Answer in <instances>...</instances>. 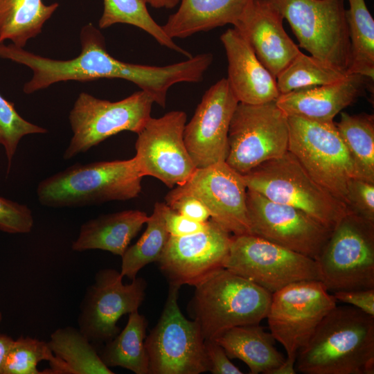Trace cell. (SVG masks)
<instances>
[{"instance_id":"cell-28","label":"cell","mask_w":374,"mask_h":374,"mask_svg":"<svg viewBox=\"0 0 374 374\" xmlns=\"http://www.w3.org/2000/svg\"><path fill=\"white\" fill-rule=\"evenodd\" d=\"M148 322L135 310L129 314L124 329L105 343L100 357L107 367L120 366L136 374H149L145 346Z\"/></svg>"},{"instance_id":"cell-43","label":"cell","mask_w":374,"mask_h":374,"mask_svg":"<svg viewBox=\"0 0 374 374\" xmlns=\"http://www.w3.org/2000/svg\"><path fill=\"white\" fill-rule=\"evenodd\" d=\"M147 4L155 8L171 9L175 8L180 0H145Z\"/></svg>"},{"instance_id":"cell-9","label":"cell","mask_w":374,"mask_h":374,"mask_svg":"<svg viewBox=\"0 0 374 374\" xmlns=\"http://www.w3.org/2000/svg\"><path fill=\"white\" fill-rule=\"evenodd\" d=\"M287 119L288 151L316 182L346 205L348 183L357 176L336 124L293 116Z\"/></svg>"},{"instance_id":"cell-3","label":"cell","mask_w":374,"mask_h":374,"mask_svg":"<svg viewBox=\"0 0 374 374\" xmlns=\"http://www.w3.org/2000/svg\"><path fill=\"white\" fill-rule=\"evenodd\" d=\"M134 157L75 163L41 181L37 195L49 207H74L137 197L143 179Z\"/></svg>"},{"instance_id":"cell-40","label":"cell","mask_w":374,"mask_h":374,"mask_svg":"<svg viewBox=\"0 0 374 374\" xmlns=\"http://www.w3.org/2000/svg\"><path fill=\"white\" fill-rule=\"evenodd\" d=\"M167 205V204H166ZM166 229L170 236L181 237L205 230L208 224L192 220L166 206L164 212Z\"/></svg>"},{"instance_id":"cell-14","label":"cell","mask_w":374,"mask_h":374,"mask_svg":"<svg viewBox=\"0 0 374 374\" xmlns=\"http://www.w3.org/2000/svg\"><path fill=\"white\" fill-rule=\"evenodd\" d=\"M186 114L175 110L148 119L137 133L134 157L143 177L157 178L168 188L184 184L196 170L186 149Z\"/></svg>"},{"instance_id":"cell-27","label":"cell","mask_w":374,"mask_h":374,"mask_svg":"<svg viewBox=\"0 0 374 374\" xmlns=\"http://www.w3.org/2000/svg\"><path fill=\"white\" fill-rule=\"evenodd\" d=\"M58 7L57 2L47 5L42 0H0V43L9 40L24 48Z\"/></svg>"},{"instance_id":"cell-6","label":"cell","mask_w":374,"mask_h":374,"mask_svg":"<svg viewBox=\"0 0 374 374\" xmlns=\"http://www.w3.org/2000/svg\"><path fill=\"white\" fill-rule=\"evenodd\" d=\"M337 302L318 280L291 283L271 294L266 319L270 332L283 346L287 356L274 374L296 373L298 353Z\"/></svg>"},{"instance_id":"cell-24","label":"cell","mask_w":374,"mask_h":374,"mask_svg":"<svg viewBox=\"0 0 374 374\" xmlns=\"http://www.w3.org/2000/svg\"><path fill=\"white\" fill-rule=\"evenodd\" d=\"M148 216L140 210L102 215L84 222L71 248L75 251L100 249L122 256Z\"/></svg>"},{"instance_id":"cell-29","label":"cell","mask_w":374,"mask_h":374,"mask_svg":"<svg viewBox=\"0 0 374 374\" xmlns=\"http://www.w3.org/2000/svg\"><path fill=\"white\" fill-rule=\"evenodd\" d=\"M350 156L357 178L374 183V116L341 113L335 123Z\"/></svg>"},{"instance_id":"cell-11","label":"cell","mask_w":374,"mask_h":374,"mask_svg":"<svg viewBox=\"0 0 374 374\" xmlns=\"http://www.w3.org/2000/svg\"><path fill=\"white\" fill-rule=\"evenodd\" d=\"M287 116L276 101L247 105L239 103L228 133L225 162L241 175L288 151Z\"/></svg>"},{"instance_id":"cell-42","label":"cell","mask_w":374,"mask_h":374,"mask_svg":"<svg viewBox=\"0 0 374 374\" xmlns=\"http://www.w3.org/2000/svg\"><path fill=\"white\" fill-rule=\"evenodd\" d=\"M14 339L6 335L0 334V374H3V368L8 352Z\"/></svg>"},{"instance_id":"cell-23","label":"cell","mask_w":374,"mask_h":374,"mask_svg":"<svg viewBox=\"0 0 374 374\" xmlns=\"http://www.w3.org/2000/svg\"><path fill=\"white\" fill-rule=\"evenodd\" d=\"M252 0H180L177 10L161 25L166 34L186 38L238 21Z\"/></svg>"},{"instance_id":"cell-31","label":"cell","mask_w":374,"mask_h":374,"mask_svg":"<svg viewBox=\"0 0 374 374\" xmlns=\"http://www.w3.org/2000/svg\"><path fill=\"white\" fill-rule=\"evenodd\" d=\"M166 204L156 202L151 215L148 216L146 229L133 245L126 249L122 257L121 274L131 280L146 265L157 262L162 254L170 238L166 229L164 212Z\"/></svg>"},{"instance_id":"cell-26","label":"cell","mask_w":374,"mask_h":374,"mask_svg":"<svg viewBox=\"0 0 374 374\" xmlns=\"http://www.w3.org/2000/svg\"><path fill=\"white\" fill-rule=\"evenodd\" d=\"M47 343L54 357L43 374L114 373L79 329L71 326L58 328Z\"/></svg>"},{"instance_id":"cell-21","label":"cell","mask_w":374,"mask_h":374,"mask_svg":"<svg viewBox=\"0 0 374 374\" xmlns=\"http://www.w3.org/2000/svg\"><path fill=\"white\" fill-rule=\"evenodd\" d=\"M228 62L227 81L239 103L261 105L280 95L276 78L260 62L251 46L234 28L220 36Z\"/></svg>"},{"instance_id":"cell-4","label":"cell","mask_w":374,"mask_h":374,"mask_svg":"<svg viewBox=\"0 0 374 374\" xmlns=\"http://www.w3.org/2000/svg\"><path fill=\"white\" fill-rule=\"evenodd\" d=\"M188 305L204 339L266 319L271 293L225 268L197 285Z\"/></svg>"},{"instance_id":"cell-30","label":"cell","mask_w":374,"mask_h":374,"mask_svg":"<svg viewBox=\"0 0 374 374\" xmlns=\"http://www.w3.org/2000/svg\"><path fill=\"white\" fill-rule=\"evenodd\" d=\"M346 19L350 42L348 74L374 79V20L365 0H348Z\"/></svg>"},{"instance_id":"cell-22","label":"cell","mask_w":374,"mask_h":374,"mask_svg":"<svg viewBox=\"0 0 374 374\" xmlns=\"http://www.w3.org/2000/svg\"><path fill=\"white\" fill-rule=\"evenodd\" d=\"M368 80H371L362 75L348 74L335 82L280 94L276 104L287 116L331 122L344 108L363 95Z\"/></svg>"},{"instance_id":"cell-34","label":"cell","mask_w":374,"mask_h":374,"mask_svg":"<svg viewBox=\"0 0 374 374\" xmlns=\"http://www.w3.org/2000/svg\"><path fill=\"white\" fill-rule=\"evenodd\" d=\"M54 356L48 343L29 337L14 339L8 352L3 374H43L37 368L42 361L51 362Z\"/></svg>"},{"instance_id":"cell-37","label":"cell","mask_w":374,"mask_h":374,"mask_svg":"<svg viewBox=\"0 0 374 374\" xmlns=\"http://www.w3.org/2000/svg\"><path fill=\"white\" fill-rule=\"evenodd\" d=\"M31 210L25 204L0 197V231L8 233H28L33 226Z\"/></svg>"},{"instance_id":"cell-17","label":"cell","mask_w":374,"mask_h":374,"mask_svg":"<svg viewBox=\"0 0 374 374\" xmlns=\"http://www.w3.org/2000/svg\"><path fill=\"white\" fill-rule=\"evenodd\" d=\"M232 235L211 219L200 232L170 236L157 261L170 285L194 287L224 268Z\"/></svg>"},{"instance_id":"cell-25","label":"cell","mask_w":374,"mask_h":374,"mask_svg":"<svg viewBox=\"0 0 374 374\" xmlns=\"http://www.w3.org/2000/svg\"><path fill=\"white\" fill-rule=\"evenodd\" d=\"M230 359L244 362L251 374H274L285 362L276 339L259 324L231 328L214 339Z\"/></svg>"},{"instance_id":"cell-15","label":"cell","mask_w":374,"mask_h":374,"mask_svg":"<svg viewBox=\"0 0 374 374\" xmlns=\"http://www.w3.org/2000/svg\"><path fill=\"white\" fill-rule=\"evenodd\" d=\"M250 234L317 260L332 229L303 211L247 189Z\"/></svg>"},{"instance_id":"cell-1","label":"cell","mask_w":374,"mask_h":374,"mask_svg":"<svg viewBox=\"0 0 374 374\" xmlns=\"http://www.w3.org/2000/svg\"><path fill=\"white\" fill-rule=\"evenodd\" d=\"M80 42V54L70 60L43 57L11 43H0V58L25 65L32 70V78L23 87L26 94L60 82L118 78L135 84L153 100H159L166 96L171 86L173 75L169 65L137 64L114 57L107 51L105 37L91 23L81 28Z\"/></svg>"},{"instance_id":"cell-38","label":"cell","mask_w":374,"mask_h":374,"mask_svg":"<svg viewBox=\"0 0 374 374\" xmlns=\"http://www.w3.org/2000/svg\"><path fill=\"white\" fill-rule=\"evenodd\" d=\"M166 204L172 209L184 216L199 222H206L211 216L206 206L197 198L189 195L165 197Z\"/></svg>"},{"instance_id":"cell-7","label":"cell","mask_w":374,"mask_h":374,"mask_svg":"<svg viewBox=\"0 0 374 374\" xmlns=\"http://www.w3.org/2000/svg\"><path fill=\"white\" fill-rule=\"evenodd\" d=\"M289 22L313 57L348 74L350 42L344 0H265Z\"/></svg>"},{"instance_id":"cell-13","label":"cell","mask_w":374,"mask_h":374,"mask_svg":"<svg viewBox=\"0 0 374 374\" xmlns=\"http://www.w3.org/2000/svg\"><path fill=\"white\" fill-rule=\"evenodd\" d=\"M224 268L271 294L301 280H320L316 260L252 234L232 235Z\"/></svg>"},{"instance_id":"cell-44","label":"cell","mask_w":374,"mask_h":374,"mask_svg":"<svg viewBox=\"0 0 374 374\" xmlns=\"http://www.w3.org/2000/svg\"><path fill=\"white\" fill-rule=\"evenodd\" d=\"M1 319H2V314H1V312H0V323H1Z\"/></svg>"},{"instance_id":"cell-39","label":"cell","mask_w":374,"mask_h":374,"mask_svg":"<svg viewBox=\"0 0 374 374\" xmlns=\"http://www.w3.org/2000/svg\"><path fill=\"white\" fill-rule=\"evenodd\" d=\"M208 371L213 374L243 373L231 362L224 348L214 339H204Z\"/></svg>"},{"instance_id":"cell-19","label":"cell","mask_w":374,"mask_h":374,"mask_svg":"<svg viewBox=\"0 0 374 374\" xmlns=\"http://www.w3.org/2000/svg\"><path fill=\"white\" fill-rule=\"evenodd\" d=\"M238 103L226 78L219 80L204 93L184 131V143L196 168L225 161L230 123Z\"/></svg>"},{"instance_id":"cell-10","label":"cell","mask_w":374,"mask_h":374,"mask_svg":"<svg viewBox=\"0 0 374 374\" xmlns=\"http://www.w3.org/2000/svg\"><path fill=\"white\" fill-rule=\"evenodd\" d=\"M153 103L152 97L142 90L115 102L81 92L69 112L73 136L64 159L85 152L123 131L139 133L151 117Z\"/></svg>"},{"instance_id":"cell-12","label":"cell","mask_w":374,"mask_h":374,"mask_svg":"<svg viewBox=\"0 0 374 374\" xmlns=\"http://www.w3.org/2000/svg\"><path fill=\"white\" fill-rule=\"evenodd\" d=\"M179 286L170 285L161 317L145 337L149 374H199L208 371L199 325L187 319L179 304Z\"/></svg>"},{"instance_id":"cell-16","label":"cell","mask_w":374,"mask_h":374,"mask_svg":"<svg viewBox=\"0 0 374 374\" xmlns=\"http://www.w3.org/2000/svg\"><path fill=\"white\" fill-rule=\"evenodd\" d=\"M113 269L98 271L80 305L79 330L91 344L107 343L120 332L119 319L138 310L144 300L146 282L136 277L128 284Z\"/></svg>"},{"instance_id":"cell-32","label":"cell","mask_w":374,"mask_h":374,"mask_svg":"<svg viewBox=\"0 0 374 374\" xmlns=\"http://www.w3.org/2000/svg\"><path fill=\"white\" fill-rule=\"evenodd\" d=\"M116 24L136 26L152 36L160 45L189 58L193 55L169 37L161 25L150 15L145 0H103V11L98 21L100 28Z\"/></svg>"},{"instance_id":"cell-41","label":"cell","mask_w":374,"mask_h":374,"mask_svg":"<svg viewBox=\"0 0 374 374\" xmlns=\"http://www.w3.org/2000/svg\"><path fill=\"white\" fill-rule=\"evenodd\" d=\"M332 294L337 301L355 307L374 317V289L339 291Z\"/></svg>"},{"instance_id":"cell-2","label":"cell","mask_w":374,"mask_h":374,"mask_svg":"<svg viewBox=\"0 0 374 374\" xmlns=\"http://www.w3.org/2000/svg\"><path fill=\"white\" fill-rule=\"evenodd\" d=\"M295 367L303 374H373L374 317L337 305L299 351Z\"/></svg>"},{"instance_id":"cell-35","label":"cell","mask_w":374,"mask_h":374,"mask_svg":"<svg viewBox=\"0 0 374 374\" xmlns=\"http://www.w3.org/2000/svg\"><path fill=\"white\" fill-rule=\"evenodd\" d=\"M47 130L22 118L13 103L0 93V145H3L8 161L9 172L13 157L21 139L26 135L44 134Z\"/></svg>"},{"instance_id":"cell-8","label":"cell","mask_w":374,"mask_h":374,"mask_svg":"<svg viewBox=\"0 0 374 374\" xmlns=\"http://www.w3.org/2000/svg\"><path fill=\"white\" fill-rule=\"evenodd\" d=\"M317 262L320 281L331 293L374 289V222L349 211Z\"/></svg>"},{"instance_id":"cell-18","label":"cell","mask_w":374,"mask_h":374,"mask_svg":"<svg viewBox=\"0 0 374 374\" xmlns=\"http://www.w3.org/2000/svg\"><path fill=\"white\" fill-rule=\"evenodd\" d=\"M247 190L242 175L222 161L196 168L184 184L168 194L195 197L206 206L210 219L229 233L238 235L250 234Z\"/></svg>"},{"instance_id":"cell-36","label":"cell","mask_w":374,"mask_h":374,"mask_svg":"<svg viewBox=\"0 0 374 374\" xmlns=\"http://www.w3.org/2000/svg\"><path fill=\"white\" fill-rule=\"evenodd\" d=\"M346 206L348 210L371 222H374V183L352 178L347 185Z\"/></svg>"},{"instance_id":"cell-5","label":"cell","mask_w":374,"mask_h":374,"mask_svg":"<svg viewBox=\"0 0 374 374\" xmlns=\"http://www.w3.org/2000/svg\"><path fill=\"white\" fill-rule=\"evenodd\" d=\"M242 175L247 189L298 208L330 229L349 212L346 205L316 182L289 151Z\"/></svg>"},{"instance_id":"cell-20","label":"cell","mask_w":374,"mask_h":374,"mask_svg":"<svg viewBox=\"0 0 374 374\" xmlns=\"http://www.w3.org/2000/svg\"><path fill=\"white\" fill-rule=\"evenodd\" d=\"M283 17L265 0H252L233 26L276 78L301 51L285 32Z\"/></svg>"},{"instance_id":"cell-33","label":"cell","mask_w":374,"mask_h":374,"mask_svg":"<svg viewBox=\"0 0 374 374\" xmlns=\"http://www.w3.org/2000/svg\"><path fill=\"white\" fill-rule=\"evenodd\" d=\"M348 74L301 52L276 78L280 94L301 88L327 84Z\"/></svg>"}]
</instances>
